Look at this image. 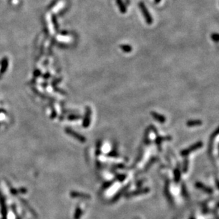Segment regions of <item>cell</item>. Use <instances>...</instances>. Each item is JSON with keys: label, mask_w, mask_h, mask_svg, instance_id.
Wrapping results in <instances>:
<instances>
[{"label": "cell", "mask_w": 219, "mask_h": 219, "mask_svg": "<svg viewBox=\"0 0 219 219\" xmlns=\"http://www.w3.org/2000/svg\"><path fill=\"white\" fill-rule=\"evenodd\" d=\"M150 191V189L148 188H146V189H139L137 190V191H132L129 193V194H128L127 197H131V196H138V195L139 194H146V193H148Z\"/></svg>", "instance_id": "6"}, {"label": "cell", "mask_w": 219, "mask_h": 219, "mask_svg": "<svg viewBox=\"0 0 219 219\" xmlns=\"http://www.w3.org/2000/svg\"><path fill=\"white\" fill-rule=\"evenodd\" d=\"M155 2L156 4H158V3H159V2H161V0H155Z\"/></svg>", "instance_id": "16"}, {"label": "cell", "mask_w": 219, "mask_h": 219, "mask_svg": "<svg viewBox=\"0 0 219 219\" xmlns=\"http://www.w3.org/2000/svg\"><path fill=\"white\" fill-rule=\"evenodd\" d=\"M187 169H188V160L187 159H186L184 161V171H187Z\"/></svg>", "instance_id": "14"}, {"label": "cell", "mask_w": 219, "mask_h": 219, "mask_svg": "<svg viewBox=\"0 0 219 219\" xmlns=\"http://www.w3.org/2000/svg\"><path fill=\"white\" fill-rule=\"evenodd\" d=\"M72 196H76V197H80V198H83V199H90V196L86 194H83V193H79V192H76V193H72Z\"/></svg>", "instance_id": "10"}, {"label": "cell", "mask_w": 219, "mask_h": 219, "mask_svg": "<svg viewBox=\"0 0 219 219\" xmlns=\"http://www.w3.org/2000/svg\"><path fill=\"white\" fill-rule=\"evenodd\" d=\"M211 39H212L215 42H218V35L216 33L211 34Z\"/></svg>", "instance_id": "12"}, {"label": "cell", "mask_w": 219, "mask_h": 219, "mask_svg": "<svg viewBox=\"0 0 219 219\" xmlns=\"http://www.w3.org/2000/svg\"><path fill=\"white\" fill-rule=\"evenodd\" d=\"M202 125V122L199 120H189L187 122V125L188 127H195V126H199Z\"/></svg>", "instance_id": "8"}, {"label": "cell", "mask_w": 219, "mask_h": 219, "mask_svg": "<svg viewBox=\"0 0 219 219\" xmlns=\"http://www.w3.org/2000/svg\"><path fill=\"white\" fill-rule=\"evenodd\" d=\"M195 186H196V187L198 188L199 189H201V190H202V191H204V192L208 193V194H211V193L213 192V190H212V189H211V188L206 187V186H205L204 184H202V183H201V182H196Z\"/></svg>", "instance_id": "4"}, {"label": "cell", "mask_w": 219, "mask_h": 219, "mask_svg": "<svg viewBox=\"0 0 219 219\" xmlns=\"http://www.w3.org/2000/svg\"><path fill=\"white\" fill-rule=\"evenodd\" d=\"M175 177L176 182H178L180 180V171L178 169H176L175 171Z\"/></svg>", "instance_id": "11"}, {"label": "cell", "mask_w": 219, "mask_h": 219, "mask_svg": "<svg viewBox=\"0 0 219 219\" xmlns=\"http://www.w3.org/2000/svg\"><path fill=\"white\" fill-rule=\"evenodd\" d=\"M151 115L153 116V118L155 119V120H156L158 122H160V123H165L166 121V118L165 116L160 115V114H159L158 113H156V112H151Z\"/></svg>", "instance_id": "5"}, {"label": "cell", "mask_w": 219, "mask_h": 219, "mask_svg": "<svg viewBox=\"0 0 219 219\" xmlns=\"http://www.w3.org/2000/svg\"><path fill=\"white\" fill-rule=\"evenodd\" d=\"M81 214H82V211H81V210H80V208H77V211H76L75 218L76 219H79L80 217V216H81Z\"/></svg>", "instance_id": "13"}, {"label": "cell", "mask_w": 219, "mask_h": 219, "mask_svg": "<svg viewBox=\"0 0 219 219\" xmlns=\"http://www.w3.org/2000/svg\"><path fill=\"white\" fill-rule=\"evenodd\" d=\"M120 49L122 50L123 51L126 52V53H130V52L131 51L132 49H133L131 46H130V45H128V44L121 45Z\"/></svg>", "instance_id": "9"}, {"label": "cell", "mask_w": 219, "mask_h": 219, "mask_svg": "<svg viewBox=\"0 0 219 219\" xmlns=\"http://www.w3.org/2000/svg\"><path fill=\"white\" fill-rule=\"evenodd\" d=\"M203 146V142H196V143H195L194 144H192V146H190L188 147V148L184 149V150H182V152H180L181 155L183 157L187 156L188 154H189L191 152H193L194 151H196L197 149H199V148H201V147Z\"/></svg>", "instance_id": "2"}, {"label": "cell", "mask_w": 219, "mask_h": 219, "mask_svg": "<svg viewBox=\"0 0 219 219\" xmlns=\"http://www.w3.org/2000/svg\"><path fill=\"white\" fill-rule=\"evenodd\" d=\"M138 6L140 10H141V12L143 14V15L145 20H146L147 24H150V25L152 24L153 21V17H152L151 14H150L148 9H147V7L146 6V4H144V2H140L138 4Z\"/></svg>", "instance_id": "1"}, {"label": "cell", "mask_w": 219, "mask_h": 219, "mask_svg": "<svg viewBox=\"0 0 219 219\" xmlns=\"http://www.w3.org/2000/svg\"><path fill=\"white\" fill-rule=\"evenodd\" d=\"M91 115H92V110L91 108H87V112H86V116H85L84 123H83V125H84L85 127H87L88 125H90V121H91Z\"/></svg>", "instance_id": "3"}, {"label": "cell", "mask_w": 219, "mask_h": 219, "mask_svg": "<svg viewBox=\"0 0 219 219\" xmlns=\"http://www.w3.org/2000/svg\"><path fill=\"white\" fill-rule=\"evenodd\" d=\"M111 184H112V182H109V183H106V184H105L104 185V188H106V189L107 187H110V186H111Z\"/></svg>", "instance_id": "15"}, {"label": "cell", "mask_w": 219, "mask_h": 219, "mask_svg": "<svg viewBox=\"0 0 219 219\" xmlns=\"http://www.w3.org/2000/svg\"><path fill=\"white\" fill-rule=\"evenodd\" d=\"M191 219H194V218H191Z\"/></svg>", "instance_id": "17"}, {"label": "cell", "mask_w": 219, "mask_h": 219, "mask_svg": "<svg viewBox=\"0 0 219 219\" xmlns=\"http://www.w3.org/2000/svg\"><path fill=\"white\" fill-rule=\"evenodd\" d=\"M116 4H118V8H119L120 11L122 14H125L127 11V9H126V6L125 5V4L123 3V0H116Z\"/></svg>", "instance_id": "7"}]
</instances>
